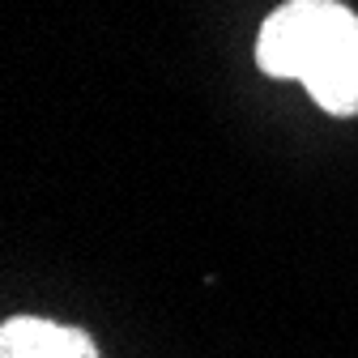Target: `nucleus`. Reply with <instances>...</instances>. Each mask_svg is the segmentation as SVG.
Wrapping results in <instances>:
<instances>
[{
    "label": "nucleus",
    "mask_w": 358,
    "mask_h": 358,
    "mask_svg": "<svg viewBox=\"0 0 358 358\" xmlns=\"http://www.w3.org/2000/svg\"><path fill=\"white\" fill-rule=\"evenodd\" d=\"M256 64L299 77L329 115H358V13L337 0H286L264 17Z\"/></svg>",
    "instance_id": "1"
},
{
    "label": "nucleus",
    "mask_w": 358,
    "mask_h": 358,
    "mask_svg": "<svg viewBox=\"0 0 358 358\" xmlns=\"http://www.w3.org/2000/svg\"><path fill=\"white\" fill-rule=\"evenodd\" d=\"M0 358H99V345L85 329L43 316H13L0 329Z\"/></svg>",
    "instance_id": "2"
}]
</instances>
